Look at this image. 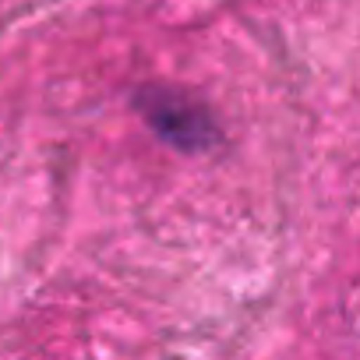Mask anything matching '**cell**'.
Returning a JSON list of instances; mask_svg holds the SVG:
<instances>
[{
  "label": "cell",
  "instance_id": "6da1fadb",
  "mask_svg": "<svg viewBox=\"0 0 360 360\" xmlns=\"http://www.w3.org/2000/svg\"><path fill=\"white\" fill-rule=\"evenodd\" d=\"M127 103L141 117V124L180 155H212L226 141V131L216 110L202 96L180 85L141 82L131 89Z\"/></svg>",
  "mask_w": 360,
  "mask_h": 360
}]
</instances>
